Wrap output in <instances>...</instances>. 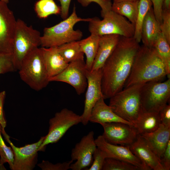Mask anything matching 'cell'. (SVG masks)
Returning <instances> with one entry per match:
<instances>
[{"mask_svg": "<svg viewBox=\"0 0 170 170\" xmlns=\"http://www.w3.org/2000/svg\"><path fill=\"white\" fill-rule=\"evenodd\" d=\"M140 46L133 37L120 36L102 68L101 88L104 99L110 98L122 89Z\"/></svg>", "mask_w": 170, "mask_h": 170, "instance_id": "1", "label": "cell"}, {"mask_svg": "<svg viewBox=\"0 0 170 170\" xmlns=\"http://www.w3.org/2000/svg\"><path fill=\"white\" fill-rule=\"evenodd\" d=\"M167 76L164 64L154 47L143 44L135 57L125 88L152 81H161Z\"/></svg>", "mask_w": 170, "mask_h": 170, "instance_id": "2", "label": "cell"}, {"mask_svg": "<svg viewBox=\"0 0 170 170\" xmlns=\"http://www.w3.org/2000/svg\"><path fill=\"white\" fill-rule=\"evenodd\" d=\"M90 20L91 18L78 17L74 6L70 16L55 25L44 29L41 37V46L45 48L57 47L68 42L81 40L82 32L79 30H75L74 26L79 22H88Z\"/></svg>", "mask_w": 170, "mask_h": 170, "instance_id": "3", "label": "cell"}, {"mask_svg": "<svg viewBox=\"0 0 170 170\" xmlns=\"http://www.w3.org/2000/svg\"><path fill=\"white\" fill-rule=\"evenodd\" d=\"M144 84H135L125 88L110 98L109 105L113 111L134 126L142 111L141 92Z\"/></svg>", "mask_w": 170, "mask_h": 170, "instance_id": "4", "label": "cell"}, {"mask_svg": "<svg viewBox=\"0 0 170 170\" xmlns=\"http://www.w3.org/2000/svg\"><path fill=\"white\" fill-rule=\"evenodd\" d=\"M19 70L21 80L35 91L42 90L50 82L41 48L34 49L23 59Z\"/></svg>", "mask_w": 170, "mask_h": 170, "instance_id": "5", "label": "cell"}, {"mask_svg": "<svg viewBox=\"0 0 170 170\" xmlns=\"http://www.w3.org/2000/svg\"><path fill=\"white\" fill-rule=\"evenodd\" d=\"M40 32L20 19L16 20L14 36L12 58L16 70L23 59L41 45Z\"/></svg>", "mask_w": 170, "mask_h": 170, "instance_id": "6", "label": "cell"}, {"mask_svg": "<svg viewBox=\"0 0 170 170\" xmlns=\"http://www.w3.org/2000/svg\"><path fill=\"white\" fill-rule=\"evenodd\" d=\"M100 20L97 17L91 18L88 30L91 34L101 36L117 34L126 37H133L135 26L126 18L112 10Z\"/></svg>", "mask_w": 170, "mask_h": 170, "instance_id": "7", "label": "cell"}, {"mask_svg": "<svg viewBox=\"0 0 170 170\" xmlns=\"http://www.w3.org/2000/svg\"><path fill=\"white\" fill-rule=\"evenodd\" d=\"M142 111L159 112L169 100L170 79L162 82L152 81L143 86L141 92Z\"/></svg>", "mask_w": 170, "mask_h": 170, "instance_id": "8", "label": "cell"}, {"mask_svg": "<svg viewBox=\"0 0 170 170\" xmlns=\"http://www.w3.org/2000/svg\"><path fill=\"white\" fill-rule=\"evenodd\" d=\"M82 116L67 108L56 112L49 121L48 133L39 151H44L47 145L57 142L71 127L81 122Z\"/></svg>", "mask_w": 170, "mask_h": 170, "instance_id": "9", "label": "cell"}, {"mask_svg": "<svg viewBox=\"0 0 170 170\" xmlns=\"http://www.w3.org/2000/svg\"><path fill=\"white\" fill-rule=\"evenodd\" d=\"M1 133L13 151L14 161L12 170H32L37 163V152L45 136L41 137L36 143L18 147L11 142L4 129H1Z\"/></svg>", "mask_w": 170, "mask_h": 170, "instance_id": "10", "label": "cell"}, {"mask_svg": "<svg viewBox=\"0 0 170 170\" xmlns=\"http://www.w3.org/2000/svg\"><path fill=\"white\" fill-rule=\"evenodd\" d=\"M87 70L84 60L73 61L69 63L60 73L50 78L49 81L68 83L73 87L78 95H80L87 88Z\"/></svg>", "mask_w": 170, "mask_h": 170, "instance_id": "11", "label": "cell"}, {"mask_svg": "<svg viewBox=\"0 0 170 170\" xmlns=\"http://www.w3.org/2000/svg\"><path fill=\"white\" fill-rule=\"evenodd\" d=\"M16 22L7 3L0 0V56L12 55Z\"/></svg>", "mask_w": 170, "mask_h": 170, "instance_id": "12", "label": "cell"}, {"mask_svg": "<svg viewBox=\"0 0 170 170\" xmlns=\"http://www.w3.org/2000/svg\"><path fill=\"white\" fill-rule=\"evenodd\" d=\"M104 129L102 136L108 142L115 144L130 145L139 134L134 126L121 122L101 125Z\"/></svg>", "mask_w": 170, "mask_h": 170, "instance_id": "13", "label": "cell"}, {"mask_svg": "<svg viewBox=\"0 0 170 170\" xmlns=\"http://www.w3.org/2000/svg\"><path fill=\"white\" fill-rule=\"evenodd\" d=\"M87 89L86 92L83 112L81 115V123L87 125L91 110L96 102L104 98L101 88L102 68L89 71L87 70Z\"/></svg>", "mask_w": 170, "mask_h": 170, "instance_id": "14", "label": "cell"}, {"mask_svg": "<svg viewBox=\"0 0 170 170\" xmlns=\"http://www.w3.org/2000/svg\"><path fill=\"white\" fill-rule=\"evenodd\" d=\"M94 133L90 132L84 136L77 143L71 152V160L76 161L72 163L70 169L72 170H81L90 166L93 162V155L97 148L94 138Z\"/></svg>", "mask_w": 170, "mask_h": 170, "instance_id": "15", "label": "cell"}, {"mask_svg": "<svg viewBox=\"0 0 170 170\" xmlns=\"http://www.w3.org/2000/svg\"><path fill=\"white\" fill-rule=\"evenodd\" d=\"M95 141L97 147L105 153L107 157L128 162L137 167L140 170H150L132 153L129 145H118L109 143L104 139L102 135L98 136Z\"/></svg>", "mask_w": 170, "mask_h": 170, "instance_id": "16", "label": "cell"}, {"mask_svg": "<svg viewBox=\"0 0 170 170\" xmlns=\"http://www.w3.org/2000/svg\"><path fill=\"white\" fill-rule=\"evenodd\" d=\"M129 146L132 153L150 170H164L159 158L140 135Z\"/></svg>", "mask_w": 170, "mask_h": 170, "instance_id": "17", "label": "cell"}, {"mask_svg": "<svg viewBox=\"0 0 170 170\" xmlns=\"http://www.w3.org/2000/svg\"><path fill=\"white\" fill-rule=\"evenodd\" d=\"M140 135L160 159L170 141V127L161 124L155 131Z\"/></svg>", "mask_w": 170, "mask_h": 170, "instance_id": "18", "label": "cell"}, {"mask_svg": "<svg viewBox=\"0 0 170 170\" xmlns=\"http://www.w3.org/2000/svg\"><path fill=\"white\" fill-rule=\"evenodd\" d=\"M102 98L93 107L89 118V121L101 125L107 123L121 122L134 126L132 123L121 118L115 114L111 107L107 105Z\"/></svg>", "mask_w": 170, "mask_h": 170, "instance_id": "19", "label": "cell"}, {"mask_svg": "<svg viewBox=\"0 0 170 170\" xmlns=\"http://www.w3.org/2000/svg\"><path fill=\"white\" fill-rule=\"evenodd\" d=\"M120 36L117 34H110L100 37L97 51L91 70L102 68L116 48Z\"/></svg>", "mask_w": 170, "mask_h": 170, "instance_id": "20", "label": "cell"}, {"mask_svg": "<svg viewBox=\"0 0 170 170\" xmlns=\"http://www.w3.org/2000/svg\"><path fill=\"white\" fill-rule=\"evenodd\" d=\"M41 48L49 79L60 73L68 65L69 63L62 57L57 47Z\"/></svg>", "mask_w": 170, "mask_h": 170, "instance_id": "21", "label": "cell"}, {"mask_svg": "<svg viewBox=\"0 0 170 170\" xmlns=\"http://www.w3.org/2000/svg\"><path fill=\"white\" fill-rule=\"evenodd\" d=\"M160 25L152 7L147 14L142 26L141 41L143 45L150 48L153 47L155 41L162 33Z\"/></svg>", "mask_w": 170, "mask_h": 170, "instance_id": "22", "label": "cell"}, {"mask_svg": "<svg viewBox=\"0 0 170 170\" xmlns=\"http://www.w3.org/2000/svg\"><path fill=\"white\" fill-rule=\"evenodd\" d=\"M161 122L158 112L142 111L138 117L134 126L140 135L152 133L160 127Z\"/></svg>", "mask_w": 170, "mask_h": 170, "instance_id": "23", "label": "cell"}, {"mask_svg": "<svg viewBox=\"0 0 170 170\" xmlns=\"http://www.w3.org/2000/svg\"><path fill=\"white\" fill-rule=\"evenodd\" d=\"M100 37L91 34L87 38L79 40L81 49L86 56V67L89 71H91L92 69L98 50Z\"/></svg>", "mask_w": 170, "mask_h": 170, "instance_id": "24", "label": "cell"}, {"mask_svg": "<svg viewBox=\"0 0 170 170\" xmlns=\"http://www.w3.org/2000/svg\"><path fill=\"white\" fill-rule=\"evenodd\" d=\"M138 1L113 2L111 10L128 19L135 26L138 10Z\"/></svg>", "mask_w": 170, "mask_h": 170, "instance_id": "25", "label": "cell"}, {"mask_svg": "<svg viewBox=\"0 0 170 170\" xmlns=\"http://www.w3.org/2000/svg\"><path fill=\"white\" fill-rule=\"evenodd\" d=\"M58 51L67 63L84 60V53L81 51L79 41L68 42L57 47Z\"/></svg>", "mask_w": 170, "mask_h": 170, "instance_id": "26", "label": "cell"}, {"mask_svg": "<svg viewBox=\"0 0 170 170\" xmlns=\"http://www.w3.org/2000/svg\"><path fill=\"white\" fill-rule=\"evenodd\" d=\"M170 44L161 33L155 41L153 47L161 58L165 66L167 76L170 75Z\"/></svg>", "mask_w": 170, "mask_h": 170, "instance_id": "27", "label": "cell"}, {"mask_svg": "<svg viewBox=\"0 0 170 170\" xmlns=\"http://www.w3.org/2000/svg\"><path fill=\"white\" fill-rule=\"evenodd\" d=\"M151 0H139L138 10L135 26L133 37L139 43L141 42V30L143 20L149 11L152 7Z\"/></svg>", "mask_w": 170, "mask_h": 170, "instance_id": "28", "label": "cell"}, {"mask_svg": "<svg viewBox=\"0 0 170 170\" xmlns=\"http://www.w3.org/2000/svg\"><path fill=\"white\" fill-rule=\"evenodd\" d=\"M35 10L40 18H46L50 15L61 13L60 7L54 0H39L35 4Z\"/></svg>", "mask_w": 170, "mask_h": 170, "instance_id": "29", "label": "cell"}, {"mask_svg": "<svg viewBox=\"0 0 170 170\" xmlns=\"http://www.w3.org/2000/svg\"><path fill=\"white\" fill-rule=\"evenodd\" d=\"M102 170H139L137 167L128 162L112 158L106 157Z\"/></svg>", "mask_w": 170, "mask_h": 170, "instance_id": "30", "label": "cell"}, {"mask_svg": "<svg viewBox=\"0 0 170 170\" xmlns=\"http://www.w3.org/2000/svg\"><path fill=\"white\" fill-rule=\"evenodd\" d=\"M1 129L0 126V160L3 164L7 162L12 170L14 161V154L11 147L7 146L4 141L1 135Z\"/></svg>", "mask_w": 170, "mask_h": 170, "instance_id": "31", "label": "cell"}, {"mask_svg": "<svg viewBox=\"0 0 170 170\" xmlns=\"http://www.w3.org/2000/svg\"><path fill=\"white\" fill-rule=\"evenodd\" d=\"M162 19V23L160 25L161 32L170 44V9L163 8Z\"/></svg>", "mask_w": 170, "mask_h": 170, "instance_id": "32", "label": "cell"}, {"mask_svg": "<svg viewBox=\"0 0 170 170\" xmlns=\"http://www.w3.org/2000/svg\"><path fill=\"white\" fill-rule=\"evenodd\" d=\"M105 153L97 147L93 155V162L90 167L86 170H101L105 158Z\"/></svg>", "mask_w": 170, "mask_h": 170, "instance_id": "33", "label": "cell"}, {"mask_svg": "<svg viewBox=\"0 0 170 170\" xmlns=\"http://www.w3.org/2000/svg\"><path fill=\"white\" fill-rule=\"evenodd\" d=\"M83 7L88 6L92 2L98 4L101 9V15L102 17L108 12L111 10L112 3L111 0H77Z\"/></svg>", "mask_w": 170, "mask_h": 170, "instance_id": "34", "label": "cell"}, {"mask_svg": "<svg viewBox=\"0 0 170 170\" xmlns=\"http://www.w3.org/2000/svg\"><path fill=\"white\" fill-rule=\"evenodd\" d=\"M73 161L59 163L54 164L48 161H43L37 165L42 170H67L70 169V166Z\"/></svg>", "mask_w": 170, "mask_h": 170, "instance_id": "35", "label": "cell"}, {"mask_svg": "<svg viewBox=\"0 0 170 170\" xmlns=\"http://www.w3.org/2000/svg\"><path fill=\"white\" fill-rule=\"evenodd\" d=\"M15 70L12 55L0 56V75L13 72Z\"/></svg>", "mask_w": 170, "mask_h": 170, "instance_id": "36", "label": "cell"}, {"mask_svg": "<svg viewBox=\"0 0 170 170\" xmlns=\"http://www.w3.org/2000/svg\"><path fill=\"white\" fill-rule=\"evenodd\" d=\"M153 6V10L156 20L161 24L164 0H151Z\"/></svg>", "mask_w": 170, "mask_h": 170, "instance_id": "37", "label": "cell"}, {"mask_svg": "<svg viewBox=\"0 0 170 170\" xmlns=\"http://www.w3.org/2000/svg\"><path fill=\"white\" fill-rule=\"evenodd\" d=\"M161 124L170 127V105L167 104L158 112Z\"/></svg>", "mask_w": 170, "mask_h": 170, "instance_id": "38", "label": "cell"}, {"mask_svg": "<svg viewBox=\"0 0 170 170\" xmlns=\"http://www.w3.org/2000/svg\"><path fill=\"white\" fill-rule=\"evenodd\" d=\"M159 159L164 170H169L170 169V141L168 143L164 151Z\"/></svg>", "mask_w": 170, "mask_h": 170, "instance_id": "39", "label": "cell"}, {"mask_svg": "<svg viewBox=\"0 0 170 170\" xmlns=\"http://www.w3.org/2000/svg\"><path fill=\"white\" fill-rule=\"evenodd\" d=\"M6 95V92L3 91L0 92V126L1 129H3L6 126L7 122L3 111V104Z\"/></svg>", "mask_w": 170, "mask_h": 170, "instance_id": "40", "label": "cell"}, {"mask_svg": "<svg viewBox=\"0 0 170 170\" xmlns=\"http://www.w3.org/2000/svg\"><path fill=\"white\" fill-rule=\"evenodd\" d=\"M71 0H59L61 6L60 15L64 20L66 19L69 15V7Z\"/></svg>", "mask_w": 170, "mask_h": 170, "instance_id": "41", "label": "cell"}, {"mask_svg": "<svg viewBox=\"0 0 170 170\" xmlns=\"http://www.w3.org/2000/svg\"><path fill=\"white\" fill-rule=\"evenodd\" d=\"M163 8L170 9V0H164Z\"/></svg>", "mask_w": 170, "mask_h": 170, "instance_id": "42", "label": "cell"}, {"mask_svg": "<svg viewBox=\"0 0 170 170\" xmlns=\"http://www.w3.org/2000/svg\"><path fill=\"white\" fill-rule=\"evenodd\" d=\"M138 0H114L113 2H119V1H138Z\"/></svg>", "mask_w": 170, "mask_h": 170, "instance_id": "43", "label": "cell"}, {"mask_svg": "<svg viewBox=\"0 0 170 170\" xmlns=\"http://www.w3.org/2000/svg\"><path fill=\"white\" fill-rule=\"evenodd\" d=\"M7 3H8L9 2V0H1Z\"/></svg>", "mask_w": 170, "mask_h": 170, "instance_id": "44", "label": "cell"}]
</instances>
